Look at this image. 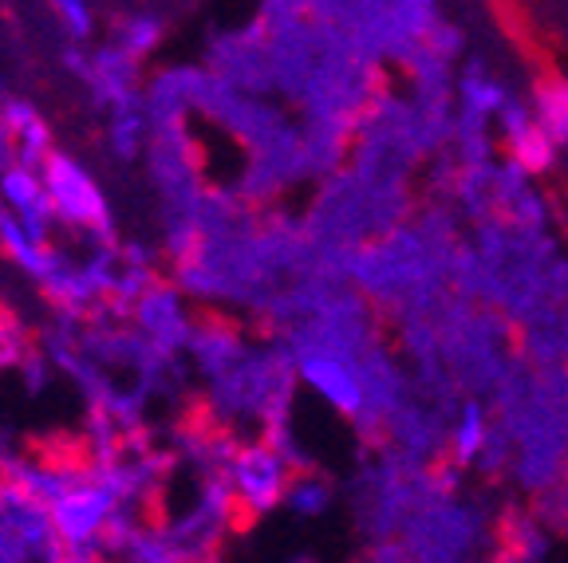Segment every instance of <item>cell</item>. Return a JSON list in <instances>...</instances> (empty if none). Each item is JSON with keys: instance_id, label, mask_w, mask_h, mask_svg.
<instances>
[{"instance_id": "1", "label": "cell", "mask_w": 568, "mask_h": 563, "mask_svg": "<svg viewBox=\"0 0 568 563\" xmlns=\"http://www.w3.org/2000/svg\"><path fill=\"white\" fill-rule=\"evenodd\" d=\"M497 520L486 516L481 504L462 497H430L407 516L399 544L407 547L410 563H478L486 540L494 544Z\"/></svg>"}, {"instance_id": "22", "label": "cell", "mask_w": 568, "mask_h": 563, "mask_svg": "<svg viewBox=\"0 0 568 563\" xmlns=\"http://www.w3.org/2000/svg\"><path fill=\"white\" fill-rule=\"evenodd\" d=\"M115 563H119V560H115Z\"/></svg>"}, {"instance_id": "15", "label": "cell", "mask_w": 568, "mask_h": 563, "mask_svg": "<svg viewBox=\"0 0 568 563\" xmlns=\"http://www.w3.org/2000/svg\"><path fill=\"white\" fill-rule=\"evenodd\" d=\"M486 441H489L486 410H481V402H474L470 398V402L458 410V422H454V430H450V461L458 469L478 465Z\"/></svg>"}, {"instance_id": "8", "label": "cell", "mask_w": 568, "mask_h": 563, "mask_svg": "<svg viewBox=\"0 0 568 563\" xmlns=\"http://www.w3.org/2000/svg\"><path fill=\"white\" fill-rule=\"evenodd\" d=\"M131 324H134V331L151 347H159L162 355L182 359L190 339H194L197 311H190V296L178 288L174 280H159L139 304H134Z\"/></svg>"}, {"instance_id": "19", "label": "cell", "mask_w": 568, "mask_h": 563, "mask_svg": "<svg viewBox=\"0 0 568 563\" xmlns=\"http://www.w3.org/2000/svg\"><path fill=\"white\" fill-rule=\"evenodd\" d=\"M63 563H106V560H99V555H71L68 552V560H63Z\"/></svg>"}, {"instance_id": "13", "label": "cell", "mask_w": 568, "mask_h": 563, "mask_svg": "<svg viewBox=\"0 0 568 563\" xmlns=\"http://www.w3.org/2000/svg\"><path fill=\"white\" fill-rule=\"evenodd\" d=\"M111 44L119 48V52H126L131 60H151L154 52L162 48V40H166V20H162V12H126V17L115 20V28H111V35H106Z\"/></svg>"}, {"instance_id": "12", "label": "cell", "mask_w": 568, "mask_h": 563, "mask_svg": "<svg viewBox=\"0 0 568 563\" xmlns=\"http://www.w3.org/2000/svg\"><path fill=\"white\" fill-rule=\"evenodd\" d=\"M154 139V126L151 115H146V106H119L106 115L103 126V142H106V154L115 162H139L146 158V150H151Z\"/></svg>"}, {"instance_id": "9", "label": "cell", "mask_w": 568, "mask_h": 563, "mask_svg": "<svg viewBox=\"0 0 568 563\" xmlns=\"http://www.w3.org/2000/svg\"><path fill=\"white\" fill-rule=\"evenodd\" d=\"M0 205H4L12 217L24 221L40 240H55V233H60L52 194H48L40 170H32V166L4 170V174H0Z\"/></svg>"}, {"instance_id": "7", "label": "cell", "mask_w": 568, "mask_h": 563, "mask_svg": "<svg viewBox=\"0 0 568 563\" xmlns=\"http://www.w3.org/2000/svg\"><path fill=\"white\" fill-rule=\"evenodd\" d=\"M63 68L71 80H80L88 88V95L103 106L106 115L119 106H139L142 103V63L131 60L126 52H119L111 40L106 44H71L63 48Z\"/></svg>"}, {"instance_id": "3", "label": "cell", "mask_w": 568, "mask_h": 563, "mask_svg": "<svg viewBox=\"0 0 568 563\" xmlns=\"http://www.w3.org/2000/svg\"><path fill=\"white\" fill-rule=\"evenodd\" d=\"M55 520V532H60L63 547L71 555H99L103 560L106 540H111V529L119 524L123 512H134L119 501V493L103 477L95 473V465H83L80 473L71 477L68 489L48 504Z\"/></svg>"}, {"instance_id": "18", "label": "cell", "mask_w": 568, "mask_h": 563, "mask_svg": "<svg viewBox=\"0 0 568 563\" xmlns=\"http://www.w3.org/2000/svg\"><path fill=\"white\" fill-rule=\"evenodd\" d=\"M4 99H9V91H4V80H0V106H4ZM12 166H17V146H12V134L4 126V119H0V174Z\"/></svg>"}, {"instance_id": "16", "label": "cell", "mask_w": 568, "mask_h": 563, "mask_svg": "<svg viewBox=\"0 0 568 563\" xmlns=\"http://www.w3.org/2000/svg\"><path fill=\"white\" fill-rule=\"evenodd\" d=\"M44 4L71 44H88L91 35H95V9H91V0H44Z\"/></svg>"}, {"instance_id": "10", "label": "cell", "mask_w": 568, "mask_h": 563, "mask_svg": "<svg viewBox=\"0 0 568 563\" xmlns=\"http://www.w3.org/2000/svg\"><path fill=\"white\" fill-rule=\"evenodd\" d=\"M0 256L40 288V284H48V276H52L55 265L63 260V248L55 245V240H40L24 221L12 217V213L0 205Z\"/></svg>"}, {"instance_id": "20", "label": "cell", "mask_w": 568, "mask_h": 563, "mask_svg": "<svg viewBox=\"0 0 568 563\" xmlns=\"http://www.w3.org/2000/svg\"><path fill=\"white\" fill-rule=\"evenodd\" d=\"M478 563H506V560H501V555H497V552H489V555H481Z\"/></svg>"}, {"instance_id": "2", "label": "cell", "mask_w": 568, "mask_h": 563, "mask_svg": "<svg viewBox=\"0 0 568 563\" xmlns=\"http://www.w3.org/2000/svg\"><path fill=\"white\" fill-rule=\"evenodd\" d=\"M40 174H44L48 194H52L60 229H68L71 237H80L83 245H115V240H123L119 237L115 213H111V202H106L103 185L91 174V166H83L68 150H55Z\"/></svg>"}, {"instance_id": "5", "label": "cell", "mask_w": 568, "mask_h": 563, "mask_svg": "<svg viewBox=\"0 0 568 563\" xmlns=\"http://www.w3.org/2000/svg\"><path fill=\"white\" fill-rule=\"evenodd\" d=\"M55 520L44 501H36L17 481L0 477V563H63Z\"/></svg>"}, {"instance_id": "11", "label": "cell", "mask_w": 568, "mask_h": 563, "mask_svg": "<svg viewBox=\"0 0 568 563\" xmlns=\"http://www.w3.org/2000/svg\"><path fill=\"white\" fill-rule=\"evenodd\" d=\"M0 119H4V126H9V134H12V146H17V166L44 170V162L60 150L44 111H40L32 99L9 95L4 106H0Z\"/></svg>"}, {"instance_id": "4", "label": "cell", "mask_w": 568, "mask_h": 563, "mask_svg": "<svg viewBox=\"0 0 568 563\" xmlns=\"http://www.w3.org/2000/svg\"><path fill=\"white\" fill-rule=\"evenodd\" d=\"M293 473L296 465L276 441L241 438L230 465H225V484H230L241 520L248 524V520H261L268 512L284 509V493L293 484Z\"/></svg>"}, {"instance_id": "6", "label": "cell", "mask_w": 568, "mask_h": 563, "mask_svg": "<svg viewBox=\"0 0 568 563\" xmlns=\"http://www.w3.org/2000/svg\"><path fill=\"white\" fill-rule=\"evenodd\" d=\"M296 362V379L312 387V395L324 398L332 410L352 418L359 426L367 418V382L359 359L347 351H336L328 344H293L288 347Z\"/></svg>"}, {"instance_id": "17", "label": "cell", "mask_w": 568, "mask_h": 563, "mask_svg": "<svg viewBox=\"0 0 568 563\" xmlns=\"http://www.w3.org/2000/svg\"><path fill=\"white\" fill-rule=\"evenodd\" d=\"M355 563H410V555L399 540H375V544H367L364 552H359Z\"/></svg>"}, {"instance_id": "21", "label": "cell", "mask_w": 568, "mask_h": 563, "mask_svg": "<svg viewBox=\"0 0 568 563\" xmlns=\"http://www.w3.org/2000/svg\"><path fill=\"white\" fill-rule=\"evenodd\" d=\"M288 563H320L316 555H296V560H288Z\"/></svg>"}, {"instance_id": "14", "label": "cell", "mask_w": 568, "mask_h": 563, "mask_svg": "<svg viewBox=\"0 0 568 563\" xmlns=\"http://www.w3.org/2000/svg\"><path fill=\"white\" fill-rule=\"evenodd\" d=\"M332 504H336V489L320 469H296L288 493H284V509L301 520H320L328 516Z\"/></svg>"}]
</instances>
